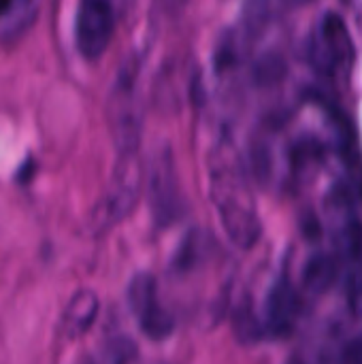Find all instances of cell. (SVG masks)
<instances>
[{
	"label": "cell",
	"mask_w": 362,
	"mask_h": 364,
	"mask_svg": "<svg viewBox=\"0 0 362 364\" xmlns=\"http://www.w3.org/2000/svg\"><path fill=\"white\" fill-rule=\"evenodd\" d=\"M211 194L230 241L250 250L262 232L247 177L235 151L222 147L211 160Z\"/></svg>",
	"instance_id": "1"
},
{
	"label": "cell",
	"mask_w": 362,
	"mask_h": 364,
	"mask_svg": "<svg viewBox=\"0 0 362 364\" xmlns=\"http://www.w3.org/2000/svg\"><path fill=\"white\" fill-rule=\"evenodd\" d=\"M141 190V166L137 160V154H119L117 166L113 171V177L92 209L90 215V232L100 235L109 228H113L117 222H122L137 205Z\"/></svg>",
	"instance_id": "2"
},
{
	"label": "cell",
	"mask_w": 362,
	"mask_h": 364,
	"mask_svg": "<svg viewBox=\"0 0 362 364\" xmlns=\"http://www.w3.org/2000/svg\"><path fill=\"white\" fill-rule=\"evenodd\" d=\"M107 122L111 136L119 154H137L143 130V109L137 98L134 75L126 68L119 70V77L107 100Z\"/></svg>",
	"instance_id": "3"
},
{
	"label": "cell",
	"mask_w": 362,
	"mask_h": 364,
	"mask_svg": "<svg viewBox=\"0 0 362 364\" xmlns=\"http://www.w3.org/2000/svg\"><path fill=\"white\" fill-rule=\"evenodd\" d=\"M324 222L335 254L341 258H354L362 250V224L350 192L344 186H335L324 200Z\"/></svg>",
	"instance_id": "4"
},
{
	"label": "cell",
	"mask_w": 362,
	"mask_h": 364,
	"mask_svg": "<svg viewBox=\"0 0 362 364\" xmlns=\"http://www.w3.org/2000/svg\"><path fill=\"white\" fill-rule=\"evenodd\" d=\"M309 60L320 73L326 75L348 68L354 62V45L341 15L326 13L318 21L309 43Z\"/></svg>",
	"instance_id": "5"
},
{
	"label": "cell",
	"mask_w": 362,
	"mask_h": 364,
	"mask_svg": "<svg viewBox=\"0 0 362 364\" xmlns=\"http://www.w3.org/2000/svg\"><path fill=\"white\" fill-rule=\"evenodd\" d=\"M115 13L111 0H81L75 17V41L83 58H100L113 36Z\"/></svg>",
	"instance_id": "6"
},
{
	"label": "cell",
	"mask_w": 362,
	"mask_h": 364,
	"mask_svg": "<svg viewBox=\"0 0 362 364\" xmlns=\"http://www.w3.org/2000/svg\"><path fill=\"white\" fill-rule=\"evenodd\" d=\"M149 203L160 226L181 215V190L169 147L154 154L149 164Z\"/></svg>",
	"instance_id": "7"
},
{
	"label": "cell",
	"mask_w": 362,
	"mask_h": 364,
	"mask_svg": "<svg viewBox=\"0 0 362 364\" xmlns=\"http://www.w3.org/2000/svg\"><path fill=\"white\" fill-rule=\"evenodd\" d=\"M128 305L149 339H164L173 333V318L158 301V284L154 275L139 273L128 286Z\"/></svg>",
	"instance_id": "8"
},
{
	"label": "cell",
	"mask_w": 362,
	"mask_h": 364,
	"mask_svg": "<svg viewBox=\"0 0 362 364\" xmlns=\"http://www.w3.org/2000/svg\"><path fill=\"white\" fill-rule=\"evenodd\" d=\"M265 314H267V328L273 335L282 337L294 328L299 314H301V296H299L297 288L286 277L280 279L271 288Z\"/></svg>",
	"instance_id": "9"
},
{
	"label": "cell",
	"mask_w": 362,
	"mask_h": 364,
	"mask_svg": "<svg viewBox=\"0 0 362 364\" xmlns=\"http://www.w3.org/2000/svg\"><path fill=\"white\" fill-rule=\"evenodd\" d=\"M98 316V299L94 292L83 290L70 299L60 320V335L66 339H77L83 335Z\"/></svg>",
	"instance_id": "10"
},
{
	"label": "cell",
	"mask_w": 362,
	"mask_h": 364,
	"mask_svg": "<svg viewBox=\"0 0 362 364\" xmlns=\"http://www.w3.org/2000/svg\"><path fill=\"white\" fill-rule=\"evenodd\" d=\"M337 279V256L331 254H316L307 260L303 269V286L314 292H326Z\"/></svg>",
	"instance_id": "11"
},
{
	"label": "cell",
	"mask_w": 362,
	"mask_h": 364,
	"mask_svg": "<svg viewBox=\"0 0 362 364\" xmlns=\"http://www.w3.org/2000/svg\"><path fill=\"white\" fill-rule=\"evenodd\" d=\"M348 305L352 314L362 318V262H358L348 282Z\"/></svg>",
	"instance_id": "12"
},
{
	"label": "cell",
	"mask_w": 362,
	"mask_h": 364,
	"mask_svg": "<svg viewBox=\"0 0 362 364\" xmlns=\"http://www.w3.org/2000/svg\"><path fill=\"white\" fill-rule=\"evenodd\" d=\"M137 356V350L130 341L126 339H117V341H111L102 348V358L105 360H113V363H126L130 358Z\"/></svg>",
	"instance_id": "13"
},
{
	"label": "cell",
	"mask_w": 362,
	"mask_h": 364,
	"mask_svg": "<svg viewBox=\"0 0 362 364\" xmlns=\"http://www.w3.org/2000/svg\"><path fill=\"white\" fill-rule=\"evenodd\" d=\"M341 358L346 363L352 364H362V335L361 337H354L352 341L346 343L344 352H341Z\"/></svg>",
	"instance_id": "14"
},
{
	"label": "cell",
	"mask_w": 362,
	"mask_h": 364,
	"mask_svg": "<svg viewBox=\"0 0 362 364\" xmlns=\"http://www.w3.org/2000/svg\"><path fill=\"white\" fill-rule=\"evenodd\" d=\"M169 9H179V6H183L188 0H162Z\"/></svg>",
	"instance_id": "15"
},
{
	"label": "cell",
	"mask_w": 362,
	"mask_h": 364,
	"mask_svg": "<svg viewBox=\"0 0 362 364\" xmlns=\"http://www.w3.org/2000/svg\"><path fill=\"white\" fill-rule=\"evenodd\" d=\"M11 2H13V0H0V15H4V13L11 9Z\"/></svg>",
	"instance_id": "16"
},
{
	"label": "cell",
	"mask_w": 362,
	"mask_h": 364,
	"mask_svg": "<svg viewBox=\"0 0 362 364\" xmlns=\"http://www.w3.org/2000/svg\"><path fill=\"white\" fill-rule=\"evenodd\" d=\"M290 4H309V2H314V0H288Z\"/></svg>",
	"instance_id": "17"
}]
</instances>
